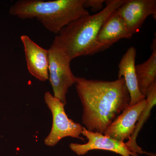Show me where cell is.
<instances>
[{"mask_svg": "<svg viewBox=\"0 0 156 156\" xmlns=\"http://www.w3.org/2000/svg\"><path fill=\"white\" fill-rule=\"evenodd\" d=\"M75 85L83 106L82 122L88 131L104 134L130 105V94L123 78L107 81L76 77Z\"/></svg>", "mask_w": 156, "mask_h": 156, "instance_id": "obj_1", "label": "cell"}, {"mask_svg": "<svg viewBox=\"0 0 156 156\" xmlns=\"http://www.w3.org/2000/svg\"><path fill=\"white\" fill-rule=\"evenodd\" d=\"M48 50L49 79L53 88V96L66 105L69 89L76 83V76L70 67L71 61L54 41Z\"/></svg>", "mask_w": 156, "mask_h": 156, "instance_id": "obj_4", "label": "cell"}, {"mask_svg": "<svg viewBox=\"0 0 156 156\" xmlns=\"http://www.w3.org/2000/svg\"><path fill=\"white\" fill-rule=\"evenodd\" d=\"M132 36L122 18L117 10H115L104 23L98 34V53L108 49L121 39H131Z\"/></svg>", "mask_w": 156, "mask_h": 156, "instance_id": "obj_10", "label": "cell"}, {"mask_svg": "<svg viewBox=\"0 0 156 156\" xmlns=\"http://www.w3.org/2000/svg\"><path fill=\"white\" fill-rule=\"evenodd\" d=\"M146 105L145 98L125 109L108 127L104 135L121 142L129 139Z\"/></svg>", "mask_w": 156, "mask_h": 156, "instance_id": "obj_8", "label": "cell"}, {"mask_svg": "<svg viewBox=\"0 0 156 156\" xmlns=\"http://www.w3.org/2000/svg\"><path fill=\"white\" fill-rule=\"evenodd\" d=\"M44 98L53 116L52 128L44 139L45 144L48 146H54L62 139L68 136L84 141L85 139L80 136L84 127L68 118L65 110V105L49 92H45Z\"/></svg>", "mask_w": 156, "mask_h": 156, "instance_id": "obj_5", "label": "cell"}, {"mask_svg": "<svg viewBox=\"0 0 156 156\" xmlns=\"http://www.w3.org/2000/svg\"><path fill=\"white\" fill-rule=\"evenodd\" d=\"M128 31L132 35L137 33L147 18L156 16V0H126L117 9Z\"/></svg>", "mask_w": 156, "mask_h": 156, "instance_id": "obj_7", "label": "cell"}, {"mask_svg": "<svg viewBox=\"0 0 156 156\" xmlns=\"http://www.w3.org/2000/svg\"><path fill=\"white\" fill-rule=\"evenodd\" d=\"M126 0L105 1L106 6L93 15H84L62 29L53 41L71 61L98 53L96 38L101 27L112 13Z\"/></svg>", "mask_w": 156, "mask_h": 156, "instance_id": "obj_2", "label": "cell"}, {"mask_svg": "<svg viewBox=\"0 0 156 156\" xmlns=\"http://www.w3.org/2000/svg\"><path fill=\"white\" fill-rule=\"evenodd\" d=\"M104 0H85L83 7L85 9L91 8L93 12L101 11L103 9V4L105 2Z\"/></svg>", "mask_w": 156, "mask_h": 156, "instance_id": "obj_14", "label": "cell"}, {"mask_svg": "<svg viewBox=\"0 0 156 156\" xmlns=\"http://www.w3.org/2000/svg\"><path fill=\"white\" fill-rule=\"evenodd\" d=\"M146 105L141 113L140 115L137 119L135 128L133 133L128 139L127 142L125 143L128 149L132 152L137 154H145L148 156H156L155 154L152 153H147L142 150V149L139 147L136 143V138L140 131H141L151 114V111L156 104V81L151 85L148 89L145 95Z\"/></svg>", "mask_w": 156, "mask_h": 156, "instance_id": "obj_12", "label": "cell"}, {"mask_svg": "<svg viewBox=\"0 0 156 156\" xmlns=\"http://www.w3.org/2000/svg\"><path fill=\"white\" fill-rule=\"evenodd\" d=\"M82 134L88 140V142L85 144L71 143L69 146L70 149L78 156L85 155L94 150L109 151L122 156H138L129 151L125 142L118 141L104 134L88 131L85 127Z\"/></svg>", "mask_w": 156, "mask_h": 156, "instance_id": "obj_6", "label": "cell"}, {"mask_svg": "<svg viewBox=\"0 0 156 156\" xmlns=\"http://www.w3.org/2000/svg\"><path fill=\"white\" fill-rule=\"evenodd\" d=\"M136 50L134 47L128 48L120 60L119 65L118 78H124L130 94L129 106H133L140 101L145 99L138 88L135 72V58Z\"/></svg>", "mask_w": 156, "mask_h": 156, "instance_id": "obj_11", "label": "cell"}, {"mask_svg": "<svg viewBox=\"0 0 156 156\" xmlns=\"http://www.w3.org/2000/svg\"><path fill=\"white\" fill-rule=\"evenodd\" d=\"M151 55L146 61L135 65V72L138 88L141 94L145 97L148 89L156 81V39L151 46Z\"/></svg>", "mask_w": 156, "mask_h": 156, "instance_id": "obj_13", "label": "cell"}, {"mask_svg": "<svg viewBox=\"0 0 156 156\" xmlns=\"http://www.w3.org/2000/svg\"><path fill=\"white\" fill-rule=\"evenodd\" d=\"M85 0H19L10 7L9 13L22 20L36 19L46 29L58 34L62 29L79 17L89 13Z\"/></svg>", "mask_w": 156, "mask_h": 156, "instance_id": "obj_3", "label": "cell"}, {"mask_svg": "<svg viewBox=\"0 0 156 156\" xmlns=\"http://www.w3.org/2000/svg\"><path fill=\"white\" fill-rule=\"evenodd\" d=\"M29 72L39 80L49 79V53L26 35L20 36Z\"/></svg>", "mask_w": 156, "mask_h": 156, "instance_id": "obj_9", "label": "cell"}]
</instances>
